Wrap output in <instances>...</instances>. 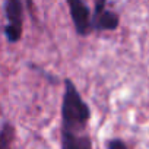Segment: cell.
<instances>
[{"instance_id": "1", "label": "cell", "mask_w": 149, "mask_h": 149, "mask_svg": "<svg viewBox=\"0 0 149 149\" xmlns=\"http://www.w3.org/2000/svg\"><path fill=\"white\" fill-rule=\"evenodd\" d=\"M91 118V110L78 88L70 79L64 81V94L61 104V129L86 130Z\"/></svg>"}, {"instance_id": "2", "label": "cell", "mask_w": 149, "mask_h": 149, "mask_svg": "<svg viewBox=\"0 0 149 149\" xmlns=\"http://www.w3.org/2000/svg\"><path fill=\"white\" fill-rule=\"evenodd\" d=\"M5 35L9 42H18L22 35V3L21 0H5Z\"/></svg>"}, {"instance_id": "3", "label": "cell", "mask_w": 149, "mask_h": 149, "mask_svg": "<svg viewBox=\"0 0 149 149\" xmlns=\"http://www.w3.org/2000/svg\"><path fill=\"white\" fill-rule=\"evenodd\" d=\"M69 8H70V15L79 35H88L94 26H92V16L91 10L86 6L85 0H67Z\"/></svg>"}, {"instance_id": "4", "label": "cell", "mask_w": 149, "mask_h": 149, "mask_svg": "<svg viewBox=\"0 0 149 149\" xmlns=\"http://www.w3.org/2000/svg\"><path fill=\"white\" fill-rule=\"evenodd\" d=\"M61 149H92V140L86 130L61 129Z\"/></svg>"}, {"instance_id": "5", "label": "cell", "mask_w": 149, "mask_h": 149, "mask_svg": "<svg viewBox=\"0 0 149 149\" xmlns=\"http://www.w3.org/2000/svg\"><path fill=\"white\" fill-rule=\"evenodd\" d=\"M117 25H118V16L114 12L105 9V6L102 3H98L95 13L92 16L94 29H97V31H113V29L117 28Z\"/></svg>"}, {"instance_id": "6", "label": "cell", "mask_w": 149, "mask_h": 149, "mask_svg": "<svg viewBox=\"0 0 149 149\" xmlns=\"http://www.w3.org/2000/svg\"><path fill=\"white\" fill-rule=\"evenodd\" d=\"M13 126L8 121H3L2 132H0V149H12V140H13Z\"/></svg>"}, {"instance_id": "7", "label": "cell", "mask_w": 149, "mask_h": 149, "mask_svg": "<svg viewBox=\"0 0 149 149\" xmlns=\"http://www.w3.org/2000/svg\"><path fill=\"white\" fill-rule=\"evenodd\" d=\"M107 149H127V145L121 139H110L107 142Z\"/></svg>"}]
</instances>
